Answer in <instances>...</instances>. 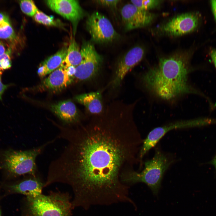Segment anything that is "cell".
<instances>
[{
  "mask_svg": "<svg viewBox=\"0 0 216 216\" xmlns=\"http://www.w3.org/2000/svg\"><path fill=\"white\" fill-rule=\"evenodd\" d=\"M144 50L136 46L129 50L119 62L112 82L114 86L119 85L126 74L142 59Z\"/></svg>",
  "mask_w": 216,
  "mask_h": 216,
  "instance_id": "obj_12",
  "label": "cell"
},
{
  "mask_svg": "<svg viewBox=\"0 0 216 216\" xmlns=\"http://www.w3.org/2000/svg\"><path fill=\"white\" fill-rule=\"evenodd\" d=\"M172 162L165 154L156 150L153 158L144 162V167L141 172H138L133 169L124 171L121 175V181L127 185L144 183L154 194L157 195L163 175Z\"/></svg>",
  "mask_w": 216,
  "mask_h": 216,
  "instance_id": "obj_4",
  "label": "cell"
},
{
  "mask_svg": "<svg viewBox=\"0 0 216 216\" xmlns=\"http://www.w3.org/2000/svg\"><path fill=\"white\" fill-rule=\"evenodd\" d=\"M212 10L216 21V0H212L211 2Z\"/></svg>",
  "mask_w": 216,
  "mask_h": 216,
  "instance_id": "obj_27",
  "label": "cell"
},
{
  "mask_svg": "<svg viewBox=\"0 0 216 216\" xmlns=\"http://www.w3.org/2000/svg\"><path fill=\"white\" fill-rule=\"evenodd\" d=\"M199 19L197 14L185 13L173 17L160 26L161 34L172 36H178L189 33L194 30L198 24Z\"/></svg>",
  "mask_w": 216,
  "mask_h": 216,
  "instance_id": "obj_9",
  "label": "cell"
},
{
  "mask_svg": "<svg viewBox=\"0 0 216 216\" xmlns=\"http://www.w3.org/2000/svg\"><path fill=\"white\" fill-rule=\"evenodd\" d=\"M80 51L82 60L76 68L74 78L80 80H88L98 74L102 58L96 51L94 44L90 41H83Z\"/></svg>",
  "mask_w": 216,
  "mask_h": 216,
  "instance_id": "obj_6",
  "label": "cell"
},
{
  "mask_svg": "<svg viewBox=\"0 0 216 216\" xmlns=\"http://www.w3.org/2000/svg\"><path fill=\"white\" fill-rule=\"evenodd\" d=\"M44 185L45 182L37 174L28 175L20 182L9 186V188L12 193L23 194L26 196L34 197L42 194Z\"/></svg>",
  "mask_w": 216,
  "mask_h": 216,
  "instance_id": "obj_13",
  "label": "cell"
},
{
  "mask_svg": "<svg viewBox=\"0 0 216 216\" xmlns=\"http://www.w3.org/2000/svg\"><path fill=\"white\" fill-rule=\"evenodd\" d=\"M82 60L79 46L75 39L72 37L68 48L66 56L60 66L66 68L71 66L76 67L80 63Z\"/></svg>",
  "mask_w": 216,
  "mask_h": 216,
  "instance_id": "obj_18",
  "label": "cell"
},
{
  "mask_svg": "<svg viewBox=\"0 0 216 216\" xmlns=\"http://www.w3.org/2000/svg\"><path fill=\"white\" fill-rule=\"evenodd\" d=\"M73 209L68 193L51 192L26 196L24 214L25 216H72Z\"/></svg>",
  "mask_w": 216,
  "mask_h": 216,
  "instance_id": "obj_3",
  "label": "cell"
},
{
  "mask_svg": "<svg viewBox=\"0 0 216 216\" xmlns=\"http://www.w3.org/2000/svg\"><path fill=\"white\" fill-rule=\"evenodd\" d=\"M74 79L67 69L60 66L43 80L40 87L43 89L60 90L71 84Z\"/></svg>",
  "mask_w": 216,
  "mask_h": 216,
  "instance_id": "obj_14",
  "label": "cell"
},
{
  "mask_svg": "<svg viewBox=\"0 0 216 216\" xmlns=\"http://www.w3.org/2000/svg\"><path fill=\"white\" fill-rule=\"evenodd\" d=\"M11 50L8 49L4 54L0 56V75L5 70L9 68L11 66Z\"/></svg>",
  "mask_w": 216,
  "mask_h": 216,
  "instance_id": "obj_23",
  "label": "cell"
},
{
  "mask_svg": "<svg viewBox=\"0 0 216 216\" xmlns=\"http://www.w3.org/2000/svg\"><path fill=\"white\" fill-rule=\"evenodd\" d=\"M51 110L64 122L71 124L77 122L79 115L75 104L70 100H66L53 104Z\"/></svg>",
  "mask_w": 216,
  "mask_h": 216,
  "instance_id": "obj_15",
  "label": "cell"
},
{
  "mask_svg": "<svg viewBox=\"0 0 216 216\" xmlns=\"http://www.w3.org/2000/svg\"><path fill=\"white\" fill-rule=\"evenodd\" d=\"M33 17L37 22L46 26L62 28L64 26V24L59 20L55 19L53 17L48 16L39 10Z\"/></svg>",
  "mask_w": 216,
  "mask_h": 216,
  "instance_id": "obj_19",
  "label": "cell"
},
{
  "mask_svg": "<svg viewBox=\"0 0 216 216\" xmlns=\"http://www.w3.org/2000/svg\"><path fill=\"white\" fill-rule=\"evenodd\" d=\"M9 19L8 17L5 15L0 13V22L2 21Z\"/></svg>",
  "mask_w": 216,
  "mask_h": 216,
  "instance_id": "obj_29",
  "label": "cell"
},
{
  "mask_svg": "<svg viewBox=\"0 0 216 216\" xmlns=\"http://www.w3.org/2000/svg\"><path fill=\"white\" fill-rule=\"evenodd\" d=\"M86 26L91 40L96 43L110 42L119 36L110 21L98 12H94L88 16L86 21Z\"/></svg>",
  "mask_w": 216,
  "mask_h": 216,
  "instance_id": "obj_7",
  "label": "cell"
},
{
  "mask_svg": "<svg viewBox=\"0 0 216 216\" xmlns=\"http://www.w3.org/2000/svg\"><path fill=\"white\" fill-rule=\"evenodd\" d=\"M6 51L3 43L0 40V56L4 54Z\"/></svg>",
  "mask_w": 216,
  "mask_h": 216,
  "instance_id": "obj_28",
  "label": "cell"
},
{
  "mask_svg": "<svg viewBox=\"0 0 216 216\" xmlns=\"http://www.w3.org/2000/svg\"><path fill=\"white\" fill-rule=\"evenodd\" d=\"M75 99L77 102L85 106L91 113L99 114L102 110L101 93L96 92L77 95Z\"/></svg>",
  "mask_w": 216,
  "mask_h": 216,
  "instance_id": "obj_17",
  "label": "cell"
},
{
  "mask_svg": "<svg viewBox=\"0 0 216 216\" xmlns=\"http://www.w3.org/2000/svg\"><path fill=\"white\" fill-rule=\"evenodd\" d=\"M16 38L9 19L0 22V39L14 40Z\"/></svg>",
  "mask_w": 216,
  "mask_h": 216,
  "instance_id": "obj_20",
  "label": "cell"
},
{
  "mask_svg": "<svg viewBox=\"0 0 216 216\" xmlns=\"http://www.w3.org/2000/svg\"><path fill=\"white\" fill-rule=\"evenodd\" d=\"M94 1L97 3L104 6L115 8L120 1L118 0H98Z\"/></svg>",
  "mask_w": 216,
  "mask_h": 216,
  "instance_id": "obj_24",
  "label": "cell"
},
{
  "mask_svg": "<svg viewBox=\"0 0 216 216\" xmlns=\"http://www.w3.org/2000/svg\"><path fill=\"white\" fill-rule=\"evenodd\" d=\"M45 2L51 10L70 22L74 36L79 21L86 15L78 1L75 0H48Z\"/></svg>",
  "mask_w": 216,
  "mask_h": 216,
  "instance_id": "obj_10",
  "label": "cell"
},
{
  "mask_svg": "<svg viewBox=\"0 0 216 216\" xmlns=\"http://www.w3.org/2000/svg\"><path fill=\"white\" fill-rule=\"evenodd\" d=\"M20 5L22 11L30 16L33 17L39 10L34 1L32 0L20 1Z\"/></svg>",
  "mask_w": 216,
  "mask_h": 216,
  "instance_id": "obj_22",
  "label": "cell"
},
{
  "mask_svg": "<svg viewBox=\"0 0 216 216\" xmlns=\"http://www.w3.org/2000/svg\"><path fill=\"white\" fill-rule=\"evenodd\" d=\"M213 163L216 169V156L214 160Z\"/></svg>",
  "mask_w": 216,
  "mask_h": 216,
  "instance_id": "obj_30",
  "label": "cell"
},
{
  "mask_svg": "<svg viewBox=\"0 0 216 216\" xmlns=\"http://www.w3.org/2000/svg\"><path fill=\"white\" fill-rule=\"evenodd\" d=\"M210 55L216 68V50H212L210 52Z\"/></svg>",
  "mask_w": 216,
  "mask_h": 216,
  "instance_id": "obj_26",
  "label": "cell"
},
{
  "mask_svg": "<svg viewBox=\"0 0 216 216\" xmlns=\"http://www.w3.org/2000/svg\"><path fill=\"white\" fill-rule=\"evenodd\" d=\"M190 57L178 52L160 58L156 65L143 74L144 86L156 97L171 101L188 94H201L189 83Z\"/></svg>",
  "mask_w": 216,
  "mask_h": 216,
  "instance_id": "obj_2",
  "label": "cell"
},
{
  "mask_svg": "<svg viewBox=\"0 0 216 216\" xmlns=\"http://www.w3.org/2000/svg\"><path fill=\"white\" fill-rule=\"evenodd\" d=\"M121 15L127 31L146 26L153 21L155 15L148 11L141 10L131 3L122 8Z\"/></svg>",
  "mask_w": 216,
  "mask_h": 216,
  "instance_id": "obj_11",
  "label": "cell"
},
{
  "mask_svg": "<svg viewBox=\"0 0 216 216\" xmlns=\"http://www.w3.org/2000/svg\"><path fill=\"white\" fill-rule=\"evenodd\" d=\"M0 216H1V213L0 210Z\"/></svg>",
  "mask_w": 216,
  "mask_h": 216,
  "instance_id": "obj_31",
  "label": "cell"
},
{
  "mask_svg": "<svg viewBox=\"0 0 216 216\" xmlns=\"http://www.w3.org/2000/svg\"><path fill=\"white\" fill-rule=\"evenodd\" d=\"M67 50V47H63L40 63L37 71L39 76L43 78L59 68L66 56Z\"/></svg>",
  "mask_w": 216,
  "mask_h": 216,
  "instance_id": "obj_16",
  "label": "cell"
},
{
  "mask_svg": "<svg viewBox=\"0 0 216 216\" xmlns=\"http://www.w3.org/2000/svg\"><path fill=\"white\" fill-rule=\"evenodd\" d=\"M209 123L208 119L199 118L178 121L156 128L149 133L143 141L140 153L142 155H145L151 149L156 146L166 133L172 130L197 127Z\"/></svg>",
  "mask_w": 216,
  "mask_h": 216,
  "instance_id": "obj_8",
  "label": "cell"
},
{
  "mask_svg": "<svg viewBox=\"0 0 216 216\" xmlns=\"http://www.w3.org/2000/svg\"><path fill=\"white\" fill-rule=\"evenodd\" d=\"M162 1L156 0H136L130 1L131 4L138 8L145 11L156 8L159 5Z\"/></svg>",
  "mask_w": 216,
  "mask_h": 216,
  "instance_id": "obj_21",
  "label": "cell"
},
{
  "mask_svg": "<svg viewBox=\"0 0 216 216\" xmlns=\"http://www.w3.org/2000/svg\"><path fill=\"white\" fill-rule=\"evenodd\" d=\"M59 130L57 138L67 144L49 166V182L70 185L76 207L129 202L128 187L121 176L137 161L140 139L132 122L102 119Z\"/></svg>",
  "mask_w": 216,
  "mask_h": 216,
  "instance_id": "obj_1",
  "label": "cell"
},
{
  "mask_svg": "<svg viewBox=\"0 0 216 216\" xmlns=\"http://www.w3.org/2000/svg\"><path fill=\"white\" fill-rule=\"evenodd\" d=\"M8 87V85L4 84L2 82L0 75V100H2V94Z\"/></svg>",
  "mask_w": 216,
  "mask_h": 216,
  "instance_id": "obj_25",
  "label": "cell"
},
{
  "mask_svg": "<svg viewBox=\"0 0 216 216\" xmlns=\"http://www.w3.org/2000/svg\"><path fill=\"white\" fill-rule=\"evenodd\" d=\"M55 139L27 150L10 149L5 151L3 153L2 168L5 170L9 175L14 177L37 174V157Z\"/></svg>",
  "mask_w": 216,
  "mask_h": 216,
  "instance_id": "obj_5",
  "label": "cell"
}]
</instances>
